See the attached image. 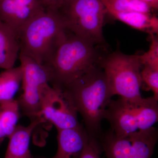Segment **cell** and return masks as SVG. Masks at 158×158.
Here are the masks:
<instances>
[{"label": "cell", "mask_w": 158, "mask_h": 158, "mask_svg": "<svg viewBox=\"0 0 158 158\" xmlns=\"http://www.w3.org/2000/svg\"><path fill=\"white\" fill-rule=\"evenodd\" d=\"M20 116V111L16 100L0 104V145L13 132Z\"/></svg>", "instance_id": "cell-16"}, {"label": "cell", "mask_w": 158, "mask_h": 158, "mask_svg": "<svg viewBox=\"0 0 158 158\" xmlns=\"http://www.w3.org/2000/svg\"><path fill=\"white\" fill-rule=\"evenodd\" d=\"M23 69V92L17 100L20 111L30 120L43 118L40 116V101L44 88L49 85V77L45 66L30 57L19 53Z\"/></svg>", "instance_id": "cell-8"}, {"label": "cell", "mask_w": 158, "mask_h": 158, "mask_svg": "<svg viewBox=\"0 0 158 158\" xmlns=\"http://www.w3.org/2000/svg\"><path fill=\"white\" fill-rule=\"evenodd\" d=\"M106 8L120 11H136L150 14V6L141 0H101Z\"/></svg>", "instance_id": "cell-17"}, {"label": "cell", "mask_w": 158, "mask_h": 158, "mask_svg": "<svg viewBox=\"0 0 158 158\" xmlns=\"http://www.w3.org/2000/svg\"><path fill=\"white\" fill-rule=\"evenodd\" d=\"M23 69L21 65L5 69L0 73V104L14 99L22 81Z\"/></svg>", "instance_id": "cell-15"}, {"label": "cell", "mask_w": 158, "mask_h": 158, "mask_svg": "<svg viewBox=\"0 0 158 158\" xmlns=\"http://www.w3.org/2000/svg\"><path fill=\"white\" fill-rule=\"evenodd\" d=\"M96 45L69 32L50 63L49 85L62 90L65 86L86 73L100 61Z\"/></svg>", "instance_id": "cell-3"}, {"label": "cell", "mask_w": 158, "mask_h": 158, "mask_svg": "<svg viewBox=\"0 0 158 158\" xmlns=\"http://www.w3.org/2000/svg\"><path fill=\"white\" fill-rule=\"evenodd\" d=\"M45 122L44 118H40L31 120L27 126L17 125L9 137L4 158H34L29 148L31 137L36 127Z\"/></svg>", "instance_id": "cell-12"}, {"label": "cell", "mask_w": 158, "mask_h": 158, "mask_svg": "<svg viewBox=\"0 0 158 158\" xmlns=\"http://www.w3.org/2000/svg\"><path fill=\"white\" fill-rule=\"evenodd\" d=\"M151 43L149 49L143 55H140V58L143 66L148 65L158 69V39L155 34H150Z\"/></svg>", "instance_id": "cell-18"}, {"label": "cell", "mask_w": 158, "mask_h": 158, "mask_svg": "<svg viewBox=\"0 0 158 158\" xmlns=\"http://www.w3.org/2000/svg\"><path fill=\"white\" fill-rule=\"evenodd\" d=\"M59 11L71 33L96 45L105 42L103 27L107 12L101 0H69Z\"/></svg>", "instance_id": "cell-6"}, {"label": "cell", "mask_w": 158, "mask_h": 158, "mask_svg": "<svg viewBox=\"0 0 158 158\" xmlns=\"http://www.w3.org/2000/svg\"><path fill=\"white\" fill-rule=\"evenodd\" d=\"M107 12L116 19L134 28L150 34H158V19L149 13L136 11H120L106 8Z\"/></svg>", "instance_id": "cell-14"}, {"label": "cell", "mask_w": 158, "mask_h": 158, "mask_svg": "<svg viewBox=\"0 0 158 158\" xmlns=\"http://www.w3.org/2000/svg\"><path fill=\"white\" fill-rule=\"evenodd\" d=\"M141 80L153 92L158 100V69L144 65L141 71Z\"/></svg>", "instance_id": "cell-19"}, {"label": "cell", "mask_w": 158, "mask_h": 158, "mask_svg": "<svg viewBox=\"0 0 158 158\" xmlns=\"http://www.w3.org/2000/svg\"><path fill=\"white\" fill-rule=\"evenodd\" d=\"M40 115L57 130L81 126L78 120L77 113L62 90L50 85L44 88L41 95Z\"/></svg>", "instance_id": "cell-9"}, {"label": "cell", "mask_w": 158, "mask_h": 158, "mask_svg": "<svg viewBox=\"0 0 158 158\" xmlns=\"http://www.w3.org/2000/svg\"><path fill=\"white\" fill-rule=\"evenodd\" d=\"M158 138V130L154 127L123 137L109 130L103 133L98 142L107 158H151Z\"/></svg>", "instance_id": "cell-7"}, {"label": "cell", "mask_w": 158, "mask_h": 158, "mask_svg": "<svg viewBox=\"0 0 158 158\" xmlns=\"http://www.w3.org/2000/svg\"><path fill=\"white\" fill-rule=\"evenodd\" d=\"M45 9L40 0H0V20L18 35L27 23Z\"/></svg>", "instance_id": "cell-10"}, {"label": "cell", "mask_w": 158, "mask_h": 158, "mask_svg": "<svg viewBox=\"0 0 158 158\" xmlns=\"http://www.w3.org/2000/svg\"><path fill=\"white\" fill-rule=\"evenodd\" d=\"M158 101L154 96L136 102L120 97L112 100L105 111L104 119L118 137L149 129L158 121Z\"/></svg>", "instance_id": "cell-4"}, {"label": "cell", "mask_w": 158, "mask_h": 158, "mask_svg": "<svg viewBox=\"0 0 158 158\" xmlns=\"http://www.w3.org/2000/svg\"><path fill=\"white\" fill-rule=\"evenodd\" d=\"M99 62L106 76L113 95L131 101L143 98L140 89L143 66L140 55H126L117 51Z\"/></svg>", "instance_id": "cell-5"}, {"label": "cell", "mask_w": 158, "mask_h": 158, "mask_svg": "<svg viewBox=\"0 0 158 158\" xmlns=\"http://www.w3.org/2000/svg\"><path fill=\"white\" fill-rule=\"evenodd\" d=\"M102 151L98 141L90 137L79 158H100Z\"/></svg>", "instance_id": "cell-20"}, {"label": "cell", "mask_w": 158, "mask_h": 158, "mask_svg": "<svg viewBox=\"0 0 158 158\" xmlns=\"http://www.w3.org/2000/svg\"><path fill=\"white\" fill-rule=\"evenodd\" d=\"M58 149L50 158H79L90 137L84 127L57 130ZM37 158H49L39 156Z\"/></svg>", "instance_id": "cell-11"}, {"label": "cell", "mask_w": 158, "mask_h": 158, "mask_svg": "<svg viewBox=\"0 0 158 158\" xmlns=\"http://www.w3.org/2000/svg\"><path fill=\"white\" fill-rule=\"evenodd\" d=\"M150 6L153 10H157L158 9V0H141Z\"/></svg>", "instance_id": "cell-22"}, {"label": "cell", "mask_w": 158, "mask_h": 158, "mask_svg": "<svg viewBox=\"0 0 158 158\" xmlns=\"http://www.w3.org/2000/svg\"><path fill=\"white\" fill-rule=\"evenodd\" d=\"M20 49L18 35L0 20V68L5 70L14 67Z\"/></svg>", "instance_id": "cell-13"}, {"label": "cell", "mask_w": 158, "mask_h": 158, "mask_svg": "<svg viewBox=\"0 0 158 158\" xmlns=\"http://www.w3.org/2000/svg\"><path fill=\"white\" fill-rule=\"evenodd\" d=\"M46 9L60 10L69 0H40Z\"/></svg>", "instance_id": "cell-21"}, {"label": "cell", "mask_w": 158, "mask_h": 158, "mask_svg": "<svg viewBox=\"0 0 158 158\" xmlns=\"http://www.w3.org/2000/svg\"><path fill=\"white\" fill-rule=\"evenodd\" d=\"M81 116L90 138L98 141L103 134L102 122L113 96L104 72L97 64L62 90Z\"/></svg>", "instance_id": "cell-1"}, {"label": "cell", "mask_w": 158, "mask_h": 158, "mask_svg": "<svg viewBox=\"0 0 158 158\" xmlns=\"http://www.w3.org/2000/svg\"><path fill=\"white\" fill-rule=\"evenodd\" d=\"M69 32L59 10L45 9L20 31L19 53L46 66L53 59Z\"/></svg>", "instance_id": "cell-2"}]
</instances>
